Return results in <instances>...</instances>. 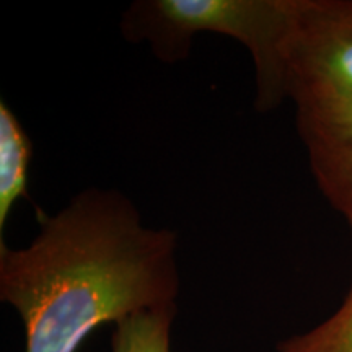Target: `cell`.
<instances>
[{
  "label": "cell",
  "mask_w": 352,
  "mask_h": 352,
  "mask_svg": "<svg viewBox=\"0 0 352 352\" xmlns=\"http://www.w3.org/2000/svg\"><path fill=\"white\" fill-rule=\"evenodd\" d=\"M283 87L296 108L352 103V0H296Z\"/></svg>",
  "instance_id": "3"
},
{
  "label": "cell",
  "mask_w": 352,
  "mask_h": 352,
  "mask_svg": "<svg viewBox=\"0 0 352 352\" xmlns=\"http://www.w3.org/2000/svg\"><path fill=\"white\" fill-rule=\"evenodd\" d=\"M277 352H352V287L331 316L311 329L292 334Z\"/></svg>",
  "instance_id": "7"
},
{
  "label": "cell",
  "mask_w": 352,
  "mask_h": 352,
  "mask_svg": "<svg viewBox=\"0 0 352 352\" xmlns=\"http://www.w3.org/2000/svg\"><path fill=\"white\" fill-rule=\"evenodd\" d=\"M33 144L16 114L0 101V232L13 206L28 192V168Z\"/></svg>",
  "instance_id": "5"
},
{
  "label": "cell",
  "mask_w": 352,
  "mask_h": 352,
  "mask_svg": "<svg viewBox=\"0 0 352 352\" xmlns=\"http://www.w3.org/2000/svg\"><path fill=\"white\" fill-rule=\"evenodd\" d=\"M32 243L0 241V300L25 328V352H77L101 324L175 305L178 236L145 226L116 189H83L39 217Z\"/></svg>",
  "instance_id": "1"
},
{
  "label": "cell",
  "mask_w": 352,
  "mask_h": 352,
  "mask_svg": "<svg viewBox=\"0 0 352 352\" xmlns=\"http://www.w3.org/2000/svg\"><path fill=\"white\" fill-rule=\"evenodd\" d=\"M296 127L316 186L352 232V103L296 108Z\"/></svg>",
  "instance_id": "4"
},
{
  "label": "cell",
  "mask_w": 352,
  "mask_h": 352,
  "mask_svg": "<svg viewBox=\"0 0 352 352\" xmlns=\"http://www.w3.org/2000/svg\"><path fill=\"white\" fill-rule=\"evenodd\" d=\"M296 0H135L122 13L121 34L147 43L160 63L186 59L199 33H215L246 47L254 65V108L285 103L284 47Z\"/></svg>",
  "instance_id": "2"
},
{
  "label": "cell",
  "mask_w": 352,
  "mask_h": 352,
  "mask_svg": "<svg viewBox=\"0 0 352 352\" xmlns=\"http://www.w3.org/2000/svg\"><path fill=\"white\" fill-rule=\"evenodd\" d=\"M178 307L144 310L114 324L111 352H171V327Z\"/></svg>",
  "instance_id": "6"
}]
</instances>
